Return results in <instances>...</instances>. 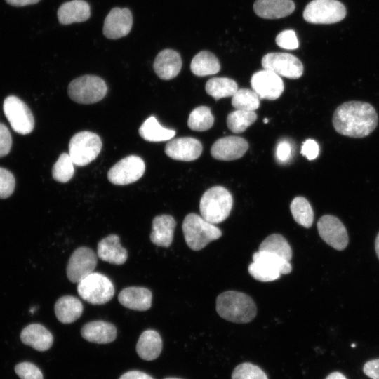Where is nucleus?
<instances>
[{
  "label": "nucleus",
  "instance_id": "obj_1",
  "mask_svg": "<svg viewBox=\"0 0 379 379\" xmlns=\"http://www.w3.org/2000/svg\"><path fill=\"white\" fill-rule=\"evenodd\" d=\"M378 114L369 103L349 101L334 112L333 125L340 134L351 138H364L371 133L378 125Z\"/></svg>",
  "mask_w": 379,
  "mask_h": 379
},
{
  "label": "nucleus",
  "instance_id": "obj_2",
  "mask_svg": "<svg viewBox=\"0 0 379 379\" xmlns=\"http://www.w3.org/2000/svg\"><path fill=\"white\" fill-rule=\"evenodd\" d=\"M215 307L222 318L237 324L251 321L257 312L253 300L247 294L235 291L220 293L216 299Z\"/></svg>",
  "mask_w": 379,
  "mask_h": 379
},
{
  "label": "nucleus",
  "instance_id": "obj_3",
  "mask_svg": "<svg viewBox=\"0 0 379 379\" xmlns=\"http://www.w3.org/2000/svg\"><path fill=\"white\" fill-rule=\"evenodd\" d=\"M232 204V196L227 189L221 186L212 187L200 199L201 216L212 224L220 223L229 216Z\"/></svg>",
  "mask_w": 379,
  "mask_h": 379
},
{
  "label": "nucleus",
  "instance_id": "obj_4",
  "mask_svg": "<svg viewBox=\"0 0 379 379\" xmlns=\"http://www.w3.org/2000/svg\"><path fill=\"white\" fill-rule=\"evenodd\" d=\"M182 228L187 245L194 251L204 248L211 241L222 236V232L218 227L196 213L186 215Z\"/></svg>",
  "mask_w": 379,
  "mask_h": 379
},
{
  "label": "nucleus",
  "instance_id": "obj_5",
  "mask_svg": "<svg viewBox=\"0 0 379 379\" xmlns=\"http://www.w3.org/2000/svg\"><path fill=\"white\" fill-rule=\"evenodd\" d=\"M292 266L283 258L264 251L253 255V262L248 266L249 274L256 280L268 282L277 280L281 274H289Z\"/></svg>",
  "mask_w": 379,
  "mask_h": 379
},
{
  "label": "nucleus",
  "instance_id": "obj_6",
  "mask_svg": "<svg viewBox=\"0 0 379 379\" xmlns=\"http://www.w3.org/2000/svg\"><path fill=\"white\" fill-rule=\"evenodd\" d=\"M107 86L105 81L95 75H84L70 82L68 95L80 104H93L101 100L106 95Z\"/></svg>",
  "mask_w": 379,
  "mask_h": 379
},
{
  "label": "nucleus",
  "instance_id": "obj_7",
  "mask_svg": "<svg viewBox=\"0 0 379 379\" xmlns=\"http://www.w3.org/2000/svg\"><path fill=\"white\" fill-rule=\"evenodd\" d=\"M77 291L85 301L92 305H102L113 298L114 287L105 275L92 272L78 283Z\"/></svg>",
  "mask_w": 379,
  "mask_h": 379
},
{
  "label": "nucleus",
  "instance_id": "obj_8",
  "mask_svg": "<svg viewBox=\"0 0 379 379\" xmlns=\"http://www.w3.org/2000/svg\"><path fill=\"white\" fill-rule=\"evenodd\" d=\"M102 143L95 133L81 131L74 134L69 143V154L78 166H84L93 161L100 154Z\"/></svg>",
  "mask_w": 379,
  "mask_h": 379
},
{
  "label": "nucleus",
  "instance_id": "obj_9",
  "mask_svg": "<svg viewBox=\"0 0 379 379\" xmlns=\"http://www.w3.org/2000/svg\"><path fill=\"white\" fill-rule=\"evenodd\" d=\"M346 15L345 6L338 0H312L303 11L304 19L312 24H332Z\"/></svg>",
  "mask_w": 379,
  "mask_h": 379
},
{
  "label": "nucleus",
  "instance_id": "obj_10",
  "mask_svg": "<svg viewBox=\"0 0 379 379\" xmlns=\"http://www.w3.org/2000/svg\"><path fill=\"white\" fill-rule=\"evenodd\" d=\"M4 114L12 128L17 133L26 135L34 126V119L27 105L15 96H8L4 102Z\"/></svg>",
  "mask_w": 379,
  "mask_h": 379
},
{
  "label": "nucleus",
  "instance_id": "obj_11",
  "mask_svg": "<svg viewBox=\"0 0 379 379\" xmlns=\"http://www.w3.org/2000/svg\"><path fill=\"white\" fill-rule=\"evenodd\" d=\"M144 161L135 155H130L119 161L108 171L107 178L110 182L117 185L133 183L144 174Z\"/></svg>",
  "mask_w": 379,
  "mask_h": 379
},
{
  "label": "nucleus",
  "instance_id": "obj_12",
  "mask_svg": "<svg viewBox=\"0 0 379 379\" xmlns=\"http://www.w3.org/2000/svg\"><path fill=\"white\" fill-rule=\"evenodd\" d=\"M262 65L265 69L289 79H298L303 73L301 61L287 53H269L263 56Z\"/></svg>",
  "mask_w": 379,
  "mask_h": 379
},
{
  "label": "nucleus",
  "instance_id": "obj_13",
  "mask_svg": "<svg viewBox=\"0 0 379 379\" xmlns=\"http://www.w3.org/2000/svg\"><path fill=\"white\" fill-rule=\"evenodd\" d=\"M97 256L90 248L82 246L71 255L67 266V276L73 283H79L93 272L97 265Z\"/></svg>",
  "mask_w": 379,
  "mask_h": 379
},
{
  "label": "nucleus",
  "instance_id": "obj_14",
  "mask_svg": "<svg viewBox=\"0 0 379 379\" xmlns=\"http://www.w3.org/2000/svg\"><path fill=\"white\" fill-rule=\"evenodd\" d=\"M317 230L321 238L333 248L342 251L347 247V230L335 216L325 215L321 217L317 222Z\"/></svg>",
  "mask_w": 379,
  "mask_h": 379
},
{
  "label": "nucleus",
  "instance_id": "obj_15",
  "mask_svg": "<svg viewBox=\"0 0 379 379\" xmlns=\"http://www.w3.org/2000/svg\"><path fill=\"white\" fill-rule=\"evenodd\" d=\"M253 90L260 98L276 100L281 95L284 85L281 77L276 73L264 69L254 73L251 79Z\"/></svg>",
  "mask_w": 379,
  "mask_h": 379
},
{
  "label": "nucleus",
  "instance_id": "obj_16",
  "mask_svg": "<svg viewBox=\"0 0 379 379\" xmlns=\"http://www.w3.org/2000/svg\"><path fill=\"white\" fill-rule=\"evenodd\" d=\"M132 26L131 11L127 8L115 7L111 9L105 19L103 34L107 39H117L126 36Z\"/></svg>",
  "mask_w": 379,
  "mask_h": 379
},
{
  "label": "nucleus",
  "instance_id": "obj_17",
  "mask_svg": "<svg viewBox=\"0 0 379 379\" xmlns=\"http://www.w3.org/2000/svg\"><path fill=\"white\" fill-rule=\"evenodd\" d=\"M202 149L199 140L190 137H183L168 141L165 147V153L173 159L190 161L199 158Z\"/></svg>",
  "mask_w": 379,
  "mask_h": 379
},
{
  "label": "nucleus",
  "instance_id": "obj_18",
  "mask_svg": "<svg viewBox=\"0 0 379 379\" xmlns=\"http://www.w3.org/2000/svg\"><path fill=\"white\" fill-rule=\"evenodd\" d=\"M248 149V143L241 137L227 136L216 140L211 153L213 158L222 161H232L241 158Z\"/></svg>",
  "mask_w": 379,
  "mask_h": 379
},
{
  "label": "nucleus",
  "instance_id": "obj_19",
  "mask_svg": "<svg viewBox=\"0 0 379 379\" xmlns=\"http://www.w3.org/2000/svg\"><path fill=\"white\" fill-rule=\"evenodd\" d=\"M154 70L161 79L169 80L175 77L181 70L182 59L180 54L172 49H164L156 56Z\"/></svg>",
  "mask_w": 379,
  "mask_h": 379
},
{
  "label": "nucleus",
  "instance_id": "obj_20",
  "mask_svg": "<svg viewBox=\"0 0 379 379\" xmlns=\"http://www.w3.org/2000/svg\"><path fill=\"white\" fill-rule=\"evenodd\" d=\"M292 0H256L253 10L257 15L265 19H278L291 14L295 10Z\"/></svg>",
  "mask_w": 379,
  "mask_h": 379
},
{
  "label": "nucleus",
  "instance_id": "obj_21",
  "mask_svg": "<svg viewBox=\"0 0 379 379\" xmlns=\"http://www.w3.org/2000/svg\"><path fill=\"white\" fill-rule=\"evenodd\" d=\"M82 337L91 343L107 344L114 341L117 329L114 324L104 321H93L86 324L81 330Z\"/></svg>",
  "mask_w": 379,
  "mask_h": 379
},
{
  "label": "nucleus",
  "instance_id": "obj_22",
  "mask_svg": "<svg viewBox=\"0 0 379 379\" xmlns=\"http://www.w3.org/2000/svg\"><path fill=\"white\" fill-rule=\"evenodd\" d=\"M98 255L105 262L114 265L124 264L128 258L127 251L121 245L119 237L110 234L98 244Z\"/></svg>",
  "mask_w": 379,
  "mask_h": 379
},
{
  "label": "nucleus",
  "instance_id": "obj_23",
  "mask_svg": "<svg viewBox=\"0 0 379 379\" xmlns=\"http://www.w3.org/2000/svg\"><path fill=\"white\" fill-rule=\"evenodd\" d=\"M152 292L143 287H127L118 295L119 302L125 307L138 311H145L152 305Z\"/></svg>",
  "mask_w": 379,
  "mask_h": 379
},
{
  "label": "nucleus",
  "instance_id": "obj_24",
  "mask_svg": "<svg viewBox=\"0 0 379 379\" xmlns=\"http://www.w3.org/2000/svg\"><path fill=\"white\" fill-rule=\"evenodd\" d=\"M175 226L176 222L171 215L156 216L152 220L151 241L158 246L168 247L172 244Z\"/></svg>",
  "mask_w": 379,
  "mask_h": 379
},
{
  "label": "nucleus",
  "instance_id": "obj_25",
  "mask_svg": "<svg viewBox=\"0 0 379 379\" xmlns=\"http://www.w3.org/2000/svg\"><path fill=\"white\" fill-rule=\"evenodd\" d=\"M20 339L24 344L42 352L48 350L53 343L51 333L39 324H32L24 328Z\"/></svg>",
  "mask_w": 379,
  "mask_h": 379
},
{
  "label": "nucleus",
  "instance_id": "obj_26",
  "mask_svg": "<svg viewBox=\"0 0 379 379\" xmlns=\"http://www.w3.org/2000/svg\"><path fill=\"white\" fill-rule=\"evenodd\" d=\"M58 19L62 25L81 22L91 15V8L84 0H72L62 4L58 10Z\"/></svg>",
  "mask_w": 379,
  "mask_h": 379
},
{
  "label": "nucleus",
  "instance_id": "obj_27",
  "mask_svg": "<svg viewBox=\"0 0 379 379\" xmlns=\"http://www.w3.org/2000/svg\"><path fill=\"white\" fill-rule=\"evenodd\" d=\"M162 346V340L159 333L154 330H146L138 340L136 352L141 359L152 361L159 356Z\"/></svg>",
  "mask_w": 379,
  "mask_h": 379
},
{
  "label": "nucleus",
  "instance_id": "obj_28",
  "mask_svg": "<svg viewBox=\"0 0 379 379\" xmlns=\"http://www.w3.org/2000/svg\"><path fill=\"white\" fill-rule=\"evenodd\" d=\"M54 310L57 319L60 322L70 324L81 317L83 305L78 298L72 295H65L56 301Z\"/></svg>",
  "mask_w": 379,
  "mask_h": 379
},
{
  "label": "nucleus",
  "instance_id": "obj_29",
  "mask_svg": "<svg viewBox=\"0 0 379 379\" xmlns=\"http://www.w3.org/2000/svg\"><path fill=\"white\" fill-rule=\"evenodd\" d=\"M176 132L173 129L163 127L156 117H148L139 128L140 135L149 142H161L172 139Z\"/></svg>",
  "mask_w": 379,
  "mask_h": 379
},
{
  "label": "nucleus",
  "instance_id": "obj_30",
  "mask_svg": "<svg viewBox=\"0 0 379 379\" xmlns=\"http://www.w3.org/2000/svg\"><path fill=\"white\" fill-rule=\"evenodd\" d=\"M190 69L194 74L204 77L218 73L220 69V65L213 53L203 51L194 56Z\"/></svg>",
  "mask_w": 379,
  "mask_h": 379
},
{
  "label": "nucleus",
  "instance_id": "obj_31",
  "mask_svg": "<svg viewBox=\"0 0 379 379\" xmlns=\"http://www.w3.org/2000/svg\"><path fill=\"white\" fill-rule=\"evenodd\" d=\"M206 93L218 100L220 98L233 96L238 90L235 81L227 77L210 79L206 84Z\"/></svg>",
  "mask_w": 379,
  "mask_h": 379
},
{
  "label": "nucleus",
  "instance_id": "obj_32",
  "mask_svg": "<svg viewBox=\"0 0 379 379\" xmlns=\"http://www.w3.org/2000/svg\"><path fill=\"white\" fill-rule=\"evenodd\" d=\"M258 251L272 253L289 262L292 258V249L289 244L279 234H272L267 237L260 244Z\"/></svg>",
  "mask_w": 379,
  "mask_h": 379
},
{
  "label": "nucleus",
  "instance_id": "obj_33",
  "mask_svg": "<svg viewBox=\"0 0 379 379\" xmlns=\"http://www.w3.org/2000/svg\"><path fill=\"white\" fill-rule=\"evenodd\" d=\"M290 209L296 222L304 227L312 226L314 213L309 201L303 197H297L291 201Z\"/></svg>",
  "mask_w": 379,
  "mask_h": 379
},
{
  "label": "nucleus",
  "instance_id": "obj_34",
  "mask_svg": "<svg viewBox=\"0 0 379 379\" xmlns=\"http://www.w3.org/2000/svg\"><path fill=\"white\" fill-rule=\"evenodd\" d=\"M257 114L254 111L237 109L230 112L227 117V125L235 133L244 132L255 122Z\"/></svg>",
  "mask_w": 379,
  "mask_h": 379
},
{
  "label": "nucleus",
  "instance_id": "obj_35",
  "mask_svg": "<svg viewBox=\"0 0 379 379\" xmlns=\"http://www.w3.org/2000/svg\"><path fill=\"white\" fill-rule=\"evenodd\" d=\"M214 123V117L211 109L206 106L196 107L190 113L187 125L193 131H204L212 127Z\"/></svg>",
  "mask_w": 379,
  "mask_h": 379
},
{
  "label": "nucleus",
  "instance_id": "obj_36",
  "mask_svg": "<svg viewBox=\"0 0 379 379\" xmlns=\"http://www.w3.org/2000/svg\"><path fill=\"white\" fill-rule=\"evenodd\" d=\"M232 105L237 109L255 111L259 107L260 97L253 90L240 88L232 96Z\"/></svg>",
  "mask_w": 379,
  "mask_h": 379
},
{
  "label": "nucleus",
  "instance_id": "obj_37",
  "mask_svg": "<svg viewBox=\"0 0 379 379\" xmlns=\"http://www.w3.org/2000/svg\"><path fill=\"white\" fill-rule=\"evenodd\" d=\"M74 173V162L69 154H61L53 167V178L58 182H67L72 178Z\"/></svg>",
  "mask_w": 379,
  "mask_h": 379
},
{
  "label": "nucleus",
  "instance_id": "obj_38",
  "mask_svg": "<svg viewBox=\"0 0 379 379\" xmlns=\"http://www.w3.org/2000/svg\"><path fill=\"white\" fill-rule=\"evenodd\" d=\"M232 379H268V378L259 366L245 362L235 367Z\"/></svg>",
  "mask_w": 379,
  "mask_h": 379
},
{
  "label": "nucleus",
  "instance_id": "obj_39",
  "mask_svg": "<svg viewBox=\"0 0 379 379\" xmlns=\"http://www.w3.org/2000/svg\"><path fill=\"white\" fill-rule=\"evenodd\" d=\"M15 178L8 170L0 168V199L9 197L15 189Z\"/></svg>",
  "mask_w": 379,
  "mask_h": 379
},
{
  "label": "nucleus",
  "instance_id": "obj_40",
  "mask_svg": "<svg viewBox=\"0 0 379 379\" xmlns=\"http://www.w3.org/2000/svg\"><path fill=\"white\" fill-rule=\"evenodd\" d=\"M15 371L20 379H44L41 370L30 362H22L16 365Z\"/></svg>",
  "mask_w": 379,
  "mask_h": 379
},
{
  "label": "nucleus",
  "instance_id": "obj_41",
  "mask_svg": "<svg viewBox=\"0 0 379 379\" xmlns=\"http://www.w3.org/2000/svg\"><path fill=\"white\" fill-rule=\"evenodd\" d=\"M277 44L284 49L294 50L299 46L295 32L292 29H286L280 32L276 37Z\"/></svg>",
  "mask_w": 379,
  "mask_h": 379
},
{
  "label": "nucleus",
  "instance_id": "obj_42",
  "mask_svg": "<svg viewBox=\"0 0 379 379\" xmlns=\"http://www.w3.org/2000/svg\"><path fill=\"white\" fill-rule=\"evenodd\" d=\"M12 145V139L8 128L0 124V157L8 154Z\"/></svg>",
  "mask_w": 379,
  "mask_h": 379
},
{
  "label": "nucleus",
  "instance_id": "obj_43",
  "mask_svg": "<svg viewBox=\"0 0 379 379\" xmlns=\"http://www.w3.org/2000/svg\"><path fill=\"white\" fill-rule=\"evenodd\" d=\"M319 148L317 142L312 139L305 140L301 147V154L309 160L316 159L319 154Z\"/></svg>",
  "mask_w": 379,
  "mask_h": 379
},
{
  "label": "nucleus",
  "instance_id": "obj_44",
  "mask_svg": "<svg viewBox=\"0 0 379 379\" xmlns=\"http://www.w3.org/2000/svg\"><path fill=\"white\" fill-rule=\"evenodd\" d=\"M292 147L289 142L280 141L276 149V157L280 162L287 161L291 157Z\"/></svg>",
  "mask_w": 379,
  "mask_h": 379
},
{
  "label": "nucleus",
  "instance_id": "obj_45",
  "mask_svg": "<svg viewBox=\"0 0 379 379\" xmlns=\"http://www.w3.org/2000/svg\"><path fill=\"white\" fill-rule=\"evenodd\" d=\"M366 375L371 379H379V359L367 361L363 368Z\"/></svg>",
  "mask_w": 379,
  "mask_h": 379
},
{
  "label": "nucleus",
  "instance_id": "obj_46",
  "mask_svg": "<svg viewBox=\"0 0 379 379\" xmlns=\"http://www.w3.org/2000/svg\"><path fill=\"white\" fill-rule=\"evenodd\" d=\"M119 379H154L149 375L140 371H130L121 375Z\"/></svg>",
  "mask_w": 379,
  "mask_h": 379
},
{
  "label": "nucleus",
  "instance_id": "obj_47",
  "mask_svg": "<svg viewBox=\"0 0 379 379\" xmlns=\"http://www.w3.org/2000/svg\"><path fill=\"white\" fill-rule=\"evenodd\" d=\"M40 0H6V1L14 6H25L27 5L34 4L39 1Z\"/></svg>",
  "mask_w": 379,
  "mask_h": 379
},
{
  "label": "nucleus",
  "instance_id": "obj_48",
  "mask_svg": "<svg viewBox=\"0 0 379 379\" xmlns=\"http://www.w3.org/2000/svg\"><path fill=\"white\" fill-rule=\"evenodd\" d=\"M325 379H347L346 377L340 372H333L329 374Z\"/></svg>",
  "mask_w": 379,
  "mask_h": 379
},
{
  "label": "nucleus",
  "instance_id": "obj_49",
  "mask_svg": "<svg viewBox=\"0 0 379 379\" xmlns=\"http://www.w3.org/2000/svg\"><path fill=\"white\" fill-rule=\"evenodd\" d=\"M375 247L376 254L379 259V233L378 234L377 237L375 239Z\"/></svg>",
  "mask_w": 379,
  "mask_h": 379
},
{
  "label": "nucleus",
  "instance_id": "obj_50",
  "mask_svg": "<svg viewBox=\"0 0 379 379\" xmlns=\"http://www.w3.org/2000/svg\"><path fill=\"white\" fill-rule=\"evenodd\" d=\"M263 121L265 124H267L268 122V119L267 118H265Z\"/></svg>",
  "mask_w": 379,
  "mask_h": 379
},
{
  "label": "nucleus",
  "instance_id": "obj_51",
  "mask_svg": "<svg viewBox=\"0 0 379 379\" xmlns=\"http://www.w3.org/2000/svg\"><path fill=\"white\" fill-rule=\"evenodd\" d=\"M165 379H181V378H165Z\"/></svg>",
  "mask_w": 379,
  "mask_h": 379
},
{
  "label": "nucleus",
  "instance_id": "obj_52",
  "mask_svg": "<svg viewBox=\"0 0 379 379\" xmlns=\"http://www.w3.org/2000/svg\"><path fill=\"white\" fill-rule=\"evenodd\" d=\"M352 347H355V345H354V344H352Z\"/></svg>",
  "mask_w": 379,
  "mask_h": 379
}]
</instances>
